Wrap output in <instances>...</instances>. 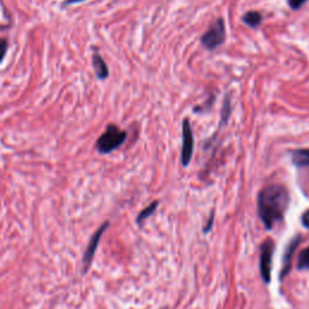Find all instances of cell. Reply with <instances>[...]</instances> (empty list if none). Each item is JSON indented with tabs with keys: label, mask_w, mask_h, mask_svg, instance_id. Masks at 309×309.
Masks as SVG:
<instances>
[{
	"label": "cell",
	"mask_w": 309,
	"mask_h": 309,
	"mask_svg": "<svg viewBox=\"0 0 309 309\" xmlns=\"http://www.w3.org/2000/svg\"><path fill=\"white\" fill-rule=\"evenodd\" d=\"M290 196L285 186L273 184L262 188L258 193L257 210L258 216L267 230H272L282 221L288 210Z\"/></svg>",
	"instance_id": "obj_1"
},
{
	"label": "cell",
	"mask_w": 309,
	"mask_h": 309,
	"mask_svg": "<svg viewBox=\"0 0 309 309\" xmlns=\"http://www.w3.org/2000/svg\"><path fill=\"white\" fill-rule=\"evenodd\" d=\"M126 139L127 133L124 130H122L116 124H108L105 132L98 138L96 143V147L99 151V154L108 155L118 150L126 141Z\"/></svg>",
	"instance_id": "obj_2"
},
{
	"label": "cell",
	"mask_w": 309,
	"mask_h": 309,
	"mask_svg": "<svg viewBox=\"0 0 309 309\" xmlns=\"http://www.w3.org/2000/svg\"><path fill=\"white\" fill-rule=\"evenodd\" d=\"M226 40V26L224 18H218L210 24L200 38V43L207 50H215Z\"/></svg>",
	"instance_id": "obj_3"
},
{
	"label": "cell",
	"mask_w": 309,
	"mask_h": 309,
	"mask_svg": "<svg viewBox=\"0 0 309 309\" xmlns=\"http://www.w3.org/2000/svg\"><path fill=\"white\" fill-rule=\"evenodd\" d=\"M193 146L194 139L190 120L185 119L183 121V145L182 154H180V158H182V163L184 167H187L191 162L192 155H193Z\"/></svg>",
	"instance_id": "obj_4"
},
{
	"label": "cell",
	"mask_w": 309,
	"mask_h": 309,
	"mask_svg": "<svg viewBox=\"0 0 309 309\" xmlns=\"http://www.w3.org/2000/svg\"><path fill=\"white\" fill-rule=\"evenodd\" d=\"M274 254V243L272 239H267L261 246L260 252V272L263 282L268 284L271 282V272H272V258Z\"/></svg>",
	"instance_id": "obj_5"
},
{
	"label": "cell",
	"mask_w": 309,
	"mask_h": 309,
	"mask_svg": "<svg viewBox=\"0 0 309 309\" xmlns=\"http://www.w3.org/2000/svg\"><path fill=\"white\" fill-rule=\"evenodd\" d=\"M108 227H109V222H105V224H103V226H100L98 228V231H97V232L92 236L90 243H88L87 249H86V251H85V255H83V260H82L83 273L87 272L88 268H90L92 260H93L94 254H96L97 247H98V244L100 242V238H102V236L104 235L105 230H107Z\"/></svg>",
	"instance_id": "obj_6"
},
{
	"label": "cell",
	"mask_w": 309,
	"mask_h": 309,
	"mask_svg": "<svg viewBox=\"0 0 309 309\" xmlns=\"http://www.w3.org/2000/svg\"><path fill=\"white\" fill-rule=\"evenodd\" d=\"M92 65H93L94 73H96L99 80H107L109 77V68L105 63L104 58L98 52H94L93 56H92Z\"/></svg>",
	"instance_id": "obj_7"
},
{
	"label": "cell",
	"mask_w": 309,
	"mask_h": 309,
	"mask_svg": "<svg viewBox=\"0 0 309 309\" xmlns=\"http://www.w3.org/2000/svg\"><path fill=\"white\" fill-rule=\"evenodd\" d=\"M300 241H301V237H296V238H295V239H292V241L290 242V244H289L288 249H286L285 255H284L283 269H282V273H280V278H282V279H283L284 277H285L286 274H288L289 271H290L292 256H294L295 250H296L297 247H299Z\"/></svg>",
	"instance_id": "obj_8"
},
{
	"label": "cell",
	"mask_w": 309,
	"mask_h": 309,
	"mask_svg": "<svg viewBox=\"0 0 309 309\" xmlns=\"http://www.w3.org/2000/svg\"><path fill=\"white\" fill-rule=\"evenodd\" d=\"M292 162L297 167H309V149H297L291 152Z\"/></svg>",
	"instance_id": "obj_9"
},
{
	"label": "cell",
	"mask_w": 309,
	"mask_h": 309,
	"mask_svg": "<svg viewBox=\"0 0 309 309\" xmlns=\"http://www.w3.org/2000/svg\"><path fill=\"white\" fill-rule=\"evenodd\" d=\"M242 21L247 24V26L251 28H257L262 22V15L258 11H247L242 17Z\"/></svg>",
	"instance_id": "obj_10"
},
{
	"label": "cell",
	"mask_w": 309,
	"mask_h": 309,
	"mask_svg": "<svg viewBox=\"0 0 309 309\" xmlns=\"http://www.w3.org/2000/svg\"><path fill=\"white\" fill-rule=\"evenodd\" d=\"M157 207H158L157 200L152 202L151 204L149 205V207H146L145 209L140 211V214H139L138 218H136V222H138V224H141V222H143L144 220H146L147 218H150V216H151L152 214L155 213V210L157 209Z\"/></svg>",
	"instance_id": "obj_11"
},
{
	"label": "cell",
	"mask_w": 309,
	"mask_h": 309,
	"mask_svg": "<svg viewBox=\"0 0 309 309\" xmlns=\"http://www.w3.org/2000/svg\"><path fill=\"white\" fill-rule=\"evenodd\" d=\"M231 111H232V108H231V100L230 96L225 97L224 100V105H222V110H221V126H225L227 124L228 119L231 116Z\"/></svg>",
	"instance_id": "obj_12"
},
{
	"label": "cell",
	"mask_w": 309,
	"mask_h": 309,
	"mask_svg": "<svg viewBox=\"0 0 309 309\" xmlns=\"http://www.w3.org/2000/svg\"><path fill=\"white\" fill-rule=\"evenodd\" d=\"M297 268L301 271L309 269V247L303 249L299 255V261H297Z\"/></svg>",
	"instance_id": "obj_13"
},
{
	"label": "cell",
	"mask_w": 309,
	"mask_h": 309,
	"mask_svg": "<svg viewBox=\"0 0 309 309\" xmlns=\"http://www.w3.org/2000/svg\"><path fill=\"white\" fill-rule=\"evenodd\" d=\"M7 49H9V44H7L6 39L0 38V63L4 61L5 56H6Z\"/></svg>",
	"instance_id": "obj_14"
},
{
	"label": "cell",
	"mask_w": 309,
	"mask_h": 309,
	"mask_svg": "<svg viewBox=\"0 0 309 309\" xmlns=\"http://www.w3.org/2000/svg\"><path fill=\"white\" fill-rule=\"evenodd\" d=\"M306 1L308 0H288V4L292 10H299L305 5Z\"/></svg>",
	"instance_id": "obj_15"
},
{
	"label": "cell",
	"mask_w": 309,
	"mask_h": 309,
	"mask_svg": "<svg viewBox=\"0 0 309 309\" xmlns=\"http://www.w3.org/2000/svg\"><path fill=\"white\" fill-rule=\"evenodd\" d=\"M302 225L307 228L309 227V210L306 211L302 215Z\"/></svg>",
	"instance_id": "obj_16"
},
{
	"label": "cell",
	"mask_w": 309,
	"mask_h": 309,
	"mask_svg": "<svg viewBox=\"0 0 309 309\" xmlns=\"http://www.w3.org/2000/svg\"><path fill=\"white\" fill-rule=\"evenodd\" d=\"M86 0H65L63 2V6H69V5H73V4H77V2H83Z\"/></svg>",
	"instance_id": "obj_17"
},
{
	"label": "cell",
	"mask_w": 309,
	"mask_h": 309,
	"mask_svg": "<svg viewBox=\"0 0 309 309\" xmlns=\"http://www.w3.org/2000/svg\"><path fill=\"white\" fill-rule=\"evenodd\" d=\"M213 220H214V214H211V216H210V220H209V224H208V226L204 228V231H205V232H208V231H209V230H210L211 225H213Z\"/></svg>",
	"instance_id": "obj_18"
}]
</instances>
